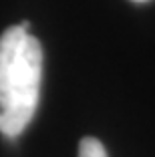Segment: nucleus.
I'll use <instances>...</instances> for the list:
<instances>
[{
	"instance_id": "nucleus-1",
	"label": "nucleus",
	"mask_w": 155,
	"mask_h": 157,
	"mask_svg": "<svg viewBox=\"0 0 155 157\" xmlns=\"http://www.w3.org/2000/svg\"><path fill=\"white\" fill-rule=\"evenodd\" d=\"M42 44L20 24L0 36V133L14 139L32 121L41 99Z\"/></svg>"
},
{
	"instance_id": "nucleus-2",
	"label": "nucleus",
	"mask_w": 155,
	"mask_h": 157,
	"mask_svg": "<svg viewBox=\"0 0 155 157\" xmlns=\"http://www.w3.org/2000/svg\"><path fill=\"white\" fill-rule=\"evenodd\" d=\"M79 157H109V155H107V149L103 147L99 139L83 137L79 143Z\"/></svg>"
},
{
	"instance_id": "nucleus-3",
	"label": "nucleus",
	"mask_w": 155,
	"mask_h": 157,
	"mask_svg": "<svg viewBox=\"0 0 155 157\" xmlns=\"http://www.w3.org/2000/svg\"><path fill=\"white\" fill-rule=\"evenodd\" d=\"M133 2H149V0H133Z\"/></svg>"
}]
</instances>
